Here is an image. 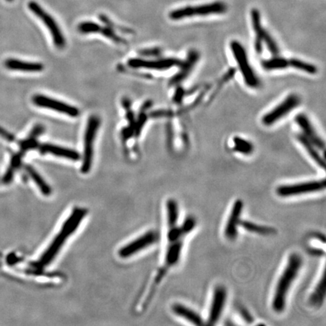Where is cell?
I'll use <instances>...</instances> for the list:
<instances>
[{
    "mask_svg": "<svg viewBox=\"0 0 326 326\" xmlns=\"http://www.w3.org/2000/svg\"><path fill=\"white\" fill-rule=\"evenodd\" d=\"M191 233V229L184 223H182L181 225H179V223L167 225V233H166L167 246L165 252L164 261L160 268L158 270L153 280V286L149 291L148 295L144 300L146 303H148L150 301V298L153 296L155 289L162 282L168 271L175 267L181 261L184 241L186 237Z\"/></svg>",
    "mask_w": 326,
    "mask_h": 326,
    "instance_id": "1",
    "label": "cell"
},
{
    "mask_svg": "<svg viewBox=\"0 0 326 326\" xmlns=\"http://www.w3.org/2000/svg\"><path fill=\"white\" fill-rule=\"evenodd\" d=\"M87 214V209L84 208L76 207L73 209L68 217L64 220L50 243L43 251L38 261L33 263V267L40 270L52 264L67 241L77 231V229L80 227Z\"/></svg>",
    "mask_w": 326,
    "mask_h": 326,
    "instance_id": "2",
    "label": "cell"
},
{
    "mask_svg": "<svg viewBox=\"0 0 326 326\" xmlns=\"http://www.w3.org/2000/svg\"><path fill=\"white\" fill-rule=\"evenodd\" d=\"M303 265L304 259L298 252H292L288 257L285 267L278 278L272 297L271 307L275 313L280 314L285 311L289 292L298 279Z\"/></svg>",
    "mask_w": 326,
    "mask_h": 326,
    "instance_id": "3",
    "label": "cell"
},
{
    "mask_svg": "<svg viewBox=\"0 0 326 326\" xmlns=\"http://www.w3.org/2000/svg\"><path fill=\"white\" fill-rule=\"evenodd\" d=\"M325 180L323 178L320 180L281 184L276 187L275 193L279 197L288 199L319 193L325 190Z\"/></svg>",
    "mask_w": 326,
    "mask_h": 326,
    "instance_id": "4",
    "label": "cell"
},
{
    "mask_svg": "<svg viewBox=\"0 0 326 326\" xmlns=\"http://www.w3.org/2000/svg\"><path fill=\"white\" fill-rule=\"evenodd\" d=\"M227 6L224 2L217 1L201 6H186L175 9L169 13V18L173 21H179L193 16H207L210 15H221L225 13Z\"/></svg>",
    "mask_w": 326,
    "mask_h": 326,
    "instance_id": "5",
    "label": "cell"
},
{
    "mask_svg": "<svg viewBox=\"0 0 326 326\" xmlns=\"http://www.w3.org/2000/svg\"><path fill=\"white\" fill-rule=\"evenodd\" d=\"M230 49H231L233 57L237 63L239 70L243 76L246 84L252 89L258 88L260 84L259 79L257 77L256 74L249 64V59H248L243 46L239 42L234 40L232 41L230 43Z\"/></svg>",
    "mask_w": 326,
    "mask_h": 326,
    "instance_id": "6",
    "label": "cell"
},
{
    "mask_svg": "<svg viewBox=\"0 0 326 326\" xmlns=\"http://www.w3.org/2000/svg\"><path fill=\"white\" fill-rule=\"evenodd\" d=\"M27 6H28V9L31 11L32 13L37 16L44 23L45 25L52 35L54 44L59 49L64 48L65 46V39H64V35H63L59 26L58 25V23L54 19L53 17L50 14L48 13L47 11L45 10L37 2L30 1Z\"/></svg>",
    "mask_w": 326,
    "mask_h": 326,
    "instance_id": "7",
    "label": "cell"
},
{
    "mask_svg": "<svg viewBox=\"0 0 326 326\" xmlns=\"http://www.w3.org/2000/svg\"><path fill=\"white\" fill-rule=\"evenodd\" d=\"M100 126V119L98 116H92L88 121L84 139V153H83V164L81 172L87 174L92 169L93 162L94 141L96 132Z\"/></svg>",
    "mask_w": 326,
    "mask_h": 326,
    "instance_id": "8",
    "label": "cell"
},
{
    "mask_svg": "<svg viewBox=\"0 0 326 326\" xmlns=\"http://www.w3.org/2000/svg\"><path fill=\"white\" fill-rule=\"evenodd\" d=\"M159 235L156 230H149L144 234L125 244L118 252L119 258L123 259L135 256L137 254L145 250L147 248L153 246L158 242Z\"/></svg>",
    "mask_w": 326,
    "mask_h": 326,
    "instance_id": "9",
    "label": "cell"
},
{
    "mask_svg": "<svg viewBox=\"0 0 326 326\" xmlns=\"http://www.w3.org/2000/svg\"><path fill=\"white\" fill-rule=\"evenodd\" d=\"M227 297L228 294L227 289L224 286H217L214 289L206 325H216L219 322L227 304Z\"/></svg>",
    "mask_w": 326,
    "mask_h": 326,
    "instance_id": "10",
    "label": "cell"
},
{
    "mask_svg": "<svg viewBox=\"0 0 326 326\" xmlns=\"http://www.w3.org/2000/svg\"><path fill=\"white\" fill-rule=\"evenodd\" d=\"M243 210V201L240 199L235 200L232 205L228 218L224 226V236L228 240L233 241L238 237L241 222L242 221Z\"/></svg>",
    "mask_w": 326,
    "mask_h": 326,
    "instance_id": "11",
    "label": "cell"
},
{
    "mask_svg": "<svg viewBox=\"0 0 326 326\" xmlns=\"http://www.w3.org/2000/svg\"><path fill=\"white\" fill-rule=\"evenodd\" d=\"M301 104V99L295 94L289 95L280 104L275 107L271 111L264 115L262 118V123L264 126H270L275 124L279 119L286 116L288 113L292 112L295 107Z\"/></svg>",
    "mask_w": 326,
    "mask_h": 326,
    "instance_id": "12",
    "label": "cell"
},
{
    "mask_svg": "<svg viewBox=\"0 0 326 326\" xmlns=\"http://www.w3.org/2000/svg\"><path fill=\"white\" fill-rule=\"evenodd\" d=\"M32 100H33V104L38 107L50 109V110L71 116V117H77L78 116H79V110L76 107L69 105L62 101L48 98L45 95H34Z\"/></svg>",
    "mask_w": 326,
    "mask_h": 326,
    "instance_id": "13",
    "label": "cell"
},
{
    "mask_svg": "<svg viewBox=\"0 0 326 326\" xmlns=\"http://www.w3.org/2000/svg\"><path fill=\"white\" fill-rule=\"evenodd\" d=\"M182 61L177 58H165L157 61L133 58L128 61V65L132 68H146L150 70H167L175 66H181Z\"/></svg>",
    "mask_w": 326,
    "mask_h": 326,
    "instance_id": "14",
    "label": "cell"
},
{
    "mask_svg": "<svg viewBox=\"0 0 326 326\" xmlns=\"http://www.w3.org/2000/svg\"><path fill=\"white\" fill-rule=\"evenodd\" d=\"M295 122L300 126L304 132V135L312 143L314 144L318 149L325 151V142L322 141V138L318 135L317 132L315 130L311 123L305 114H298L295 117Z\"/></svg>",
    "mask_w": 326,
    "mask_h": 326,
    "instance_id": "15",
    "label": "cell"
},
{
    "mask_svg": "<svg viewBox=\"0 0 326 326\" xmlns=\"http://www.w3.org/2000/svg\"><path fill=\"white\" fill-rule=\"evenodd\" d=\"M172 311L175 316L184 319L192 325H206V320H204L200 313L185 304L175 303L172 306Z\"/></svg>",
    "mask_w": 326,
    "mask_h": 326,
    "instance_id": "16",
    "label": "cell"
},
{
    "mask_svg": "<svg viewBox=\"0 0 326 326\" xmlns=\"http://www.w3.org/2000/svg\"><path fill=\"white\" fill-rule=\"evenodd\" d=\"M199 52L196 50H191L188 53L187 59L185 61L181 63V70L177 73L176 75L173 76L169 82L170 86H175V85L179 84L181 82L184 80L187 76L190 74V72L193 70L194 66L197 63L198 60L199 58Z\"/></svg>",
    "mask_w": 326,
    "mask_h": 326,
    "instance_id": "17",
    "label": "cell"
},
{
    "mask_svg": "<svg viewBox=\"0 0 326 326\" xmlns=\"http://www.w3.org/2000/svg\"><path fill=\"white\" fill-rule=\"evenodd\" d=\"M39 149L42 154L49 153V154L72 161H78L80 159V154L77 153L76 150H71V149L58 147V146L50 144L39 145Z\"/></svg>",
    "mask_w": 326,
    "mask_h": 326,
    "instance_id": "18",
    "label": "cell"
},
{
    "mask_svg": "<svg viewBox=\"0 0 326 326\" xmlns=\"http://www.w3.org/2000/svg\"><path fill=\"white\" fill-rule=\"evenodd\" d=\"M4 65L9 70L18 71L39 72L44 69V66L40 63L27 62L14 58L6 60Z\"/></svg>",
    "mask_w": 326,
    "mask_h": 326,
    "instance_id": "19",
    "label": "cell"
},
{
    "mask_svg": "<svg viewBox=\"0 0 326 326\" xmlns=\"http://www.w3.org/2000/svg\"><path fill=\"white\" fill-rule=\"evenodd\" d=\"M325 270L322 273V276L318 280L317 283L315 286L313 292L310 294L308 299L309 304L312 307L319 308L324 304L325 299Z\"/></svg>",
    "mask_w": 326,
    "mask_h": 326,
    "instance_id": "20",
    "label": "cell"
},
{
    "mask_svg": "<svg viewBox=\"0 0 326 326\" xmlns=\"http://www.w3.org/2000/svg\"><path fill=\"white\" fill-rule=\"evenodd\" d=\"M251 19H252V27L255 31V48L257 53L261 54L263 50L262 33L264 29L261 25V13L257 9H252L251 11Z\"/></svg>",
    "mask_w": 326,
    "mask_h": 326,
    "instance_id": "21",
    "label": "cell"
},
{
    "mask_svg": "<svg viewBox=\"0 0 326 326\" xmlns=\"http://www.w3.org/2000/svg\"><path fill=\"white\" fill-rule=\"evenodd\" d=\"M240 227L249 233H255V234L263 236H271L276 233V230L274 227L258 224V223L247 221V220L242 219Z\"/></svg>",
    "mask_w": 326,
    "mask_h": 326,
    "instance_id": "22",
    "label": "cell"
},
{
    "mask_svg": "<svg viewBox=\"0 0 326 326\" xmlns=\"http://www.w3.org/2000/svg\"><path fill=\"white\" fill-rule=\"evenodd\" d=\"M297 140H298V142L301 144V145L304 147V148L305 149L306 151L307 152L309 155H310V157L313 159V161L316 162V164L318 166H320L322 169H325V162L324 158H322V156H321L320 153L318 152L317 147L314 145V144H312L304 135L302 134H300V135H297Z\"/></svg>",
    "mask_w": 326,
    "mask_h": 326,
    "instance_id": "23",
    "label": "cell"
},
{
    "mask_svg": "<svg viewBox=\"0 0 326 326\" xmlns=\"http://www.w3.org/2000/svg\"><path fill=\"white\" fill-rule=\"evenodd\" d=\"M25 170L27 175L31 178L33 182L37 186L42 194L48 196L52 193V189H51L50 186L46 182V181L42 178L41 175L32 166H26Z\"/></svg>",
    "mask_w": 326,
    "mask_h": 326,
    "instance_id": "24",
    "label": "cell"
},
{
    "mask_svg": "<svg viewBox=\"0 0 326 326\" xmlns=\"http://www.w3.org/2000/svg\"><path fill=\"white\" fill-rule=\"evenodd\" d=\"M263 68L266 70H281L289 67V59L275 56L271 59L264 60L261 62Z\"/></svg>",
    "mask_w": 326,
    "mask_h": 326,
    "instance_id": "25",
    "label": "cell"
},
{
    "mask_svg": "<svg viewBox=\"0 0 326 326\" xmlns=\"http://www.w3.org/2000/svg\"><path fill=\"white\" fill-rule=\"evenodd\" d=\"M289 67L305 72L309 74H316L318 71L317 67L316 66L310 64V63L301 61V60L297 59V58L289 59Z\"/></svg>",
    "mask_w": 326,
    "mask_h": 326,
    "instance_id": "26",
    "label": "cell"
},
{
    "mask_svg": "<svg viewBox=\"0 0 326 326\" xmlns=\"http://www.w3.org/2000/svg\"><path fill=\"white\" fill-rule=\"evenodd\" d=\"M233 143H234V147L233 150L237 153H242L244 155H250L253 152L254 147L252 143L249 141L239 138V137H235L233 138Z\"/></svg>",
    "mask_w": 326,
    "mask_h": 326,
    "instance_id": "27",
    "label": "cell"
},
{
    "mask_svg": "<svg viewBox=\"0 0 326 326\" xmlns=\"http://www.w3.org/2000/svg\"><path fill=\"white\" fill-rule=\"evenodd\" d=\"M101 26L93 21H83L78 26V30L83 34L88 33H100Z\"/></svg>",
    "mask_w": 326,
    "mask_h": 326,
    "instance_id": "28",
    "label": "cell"
},
{
    "mask_svg": "<svg viewBox=\"0 0 326 326\" xmlns=\"http://www.w3.org/2000/svg\"><path fill=\"white\" fill-rule=\"evenodd\" d=\"M263 42H265L269 51L273 54L274 56H278L279 54V49L276 44V41L270 36V33L267 30H264L262 33Z\"/></svg>",
    "mask_w": 326,
    "mask_h": 326,
    "instance_id": "29",
    "label": "cell"
},
{
    "mask_svg": "<svg viewBox=\"0 0 326 326\" xmlns=\"http://www.w3.org/2000/svg\"><path fill=\"white\" fill-rule=\"evenodd\" d=\"M100 33H101V34L104 35L106 37L109 38V39H111V40L115 42V43H119V44L126 43V41L122 39V38L118 36L116 34V33L113 31V29L112 28V27H109V26L107 25V27H101Z\"/></svg>",
    "mask_w": 326,
    "mask_h": 326,
    "instance_id": "30",
    "label": "cell"
},
{
    "mask_svg": "<svg viewBox=\"0 0 326 326\" xmlns=\"http://www.w3.org/2000/svg\"><path fill=\"white\" fill-rule=\"evenodd\" d=\"M19 145L21 152H22L23 153H25L27 150H33V149L39 147V144L36 141V138H32L30 137L26 138L25 140L20 141Z\"/></svg>",
    "mask_w": 326,
    "mask_h": 326,
    "instance_id": "31",
    "label": "cell"
},
{
    "mask_svg": "<svg viewBox=\"0 0 326 326\" xmlns=\"http://www.w3.org/2000/svg\"><path fill=\"white\" fill-rule=\"evenodd\" d=\"M147 114H146L145 112H141V114L139 116V120L135 125V130H134V133L135 134L136 136H138L140 133H141V129H143V126H144L146 121H147Z\"/></svg>",
    "mask_w": 326,
    "mask_h": 326,
    "instance_id": "32",
    "label": "cell"
},
{
    "mask_svg": "<svg viewBox=\"0 0 326 326\" xmlns=\"http://www.w3.org/2000/svg\"><path fill=\"white\" fill-rule=\"evenodd\" d=\"M141 55L143 56H159L162 53V50L159 48H153V49H144L139 52Z\"/></svg>",
    "mask_w": 326,
    "mask_h": 326,
    "instance_id": "33",
    "label": "cell"
},
{
    "mask_svg": "<svg viewBox=\"0 0 326 326\" xmlns=\"http://www.w3.org/2000/svg\"><path fill=\"white\" fill-rule=\"evenodd\" d=\"M0 137L3 138L5 141H9V142H14L15 141V137L10 132L3 129L2 126H0Z\"/></svg>",
    "mask_w": 326,
    "mask_h": 326,
    "instance_id": "34",
    "label": "cell"
},
{
    "mask_svg": "<svg viewBox=\"0 0 326 326\" xmlns=\"http://www.w3.org/2000/svg\"><path fill=\"white\" fill-rule=\"evenodd\" d=\"M184 93H185V92H184V89L181 87H178L175 95H174V102L176 103V104H180L182 101L183 98H184Z\"/></svg>",
    "mask_w": 326,
    "mask_h": 326,
    "instance_id": "35",
    "label": "cell"
},
{
    "mask_svg": "<svg viewBox=\"0 0 326 326\" xmlns=\"http://www.w3.org/2000/svg\"><path fill=\"white\" fill-rule=\"evenodd\" d=\"M239 314L246 322H252L253 318H252V315L249 313V310H246L244 307H240L239 309Z\"/></svg>",
    "mask_w": 326,
    "mask_h": 326,
    "instance_id": "36",
    "label": "cell"
},
{
    "mask_svg": "<svg viewBox=\"0 0 326 326\" xmlns=\"http://www.w3.org/2000/svg\"><path fill=\"white\" fill-rule=\"evenodd\" d=\"M43 130H44V127L41 125H37V126H35L34 129L32 130L31 133L29 135L30 138H36L39 135H41L43 133Z\"/></svg>",
    "mask_w": 326,
    "mask_h": 326,
    "instance_id": "37",
    "label": "cell"
},
{
    "mask_svg": "<svg viewBox=\"0 0 326 326\" xmlns=\"http://www.w3.org/2000/svg\"><path fill=\"white\" fill-rule=\"evenodd\" d=\"M170 111L168 110H157V111L153 112L150 116L152 117H162V116H170Z\"/></svg>",
    "mask_w": 326,
    "mask_h": 326,
    "instance_id": "38",
    "label": "cell"
},
{
    "mask_svg": "<svg viewBox=\"0 0 326 326\" xmlns=\"http://www.w3.org/2000/svg\"><path fill=\"white\" fill-rule=\"evenodd\" d=\"M151 101H147V102L144 103V105L141 107V112H146V110H147L149 108H150V107H151Z\"/></svg>",
    "mask_w": 326,
    "mask_h": 326,
    "instance_id": "39",
    "label": "cell"
},
{
    "mask_svg": "<svg viewBox=\"0 0 326 326\" xmlns=\"http://www.w3.org/2000/svg\"><path fill=\"white\" fill-rule=\"evenodd\" d=\"M6 1H7V2H12V1H13V0H6Z\"/></svg>",
    "mask_w": 326,
    "mask_h": 326,
    "instance_id": "40",
    "label": "cell"
}]
</instances>
